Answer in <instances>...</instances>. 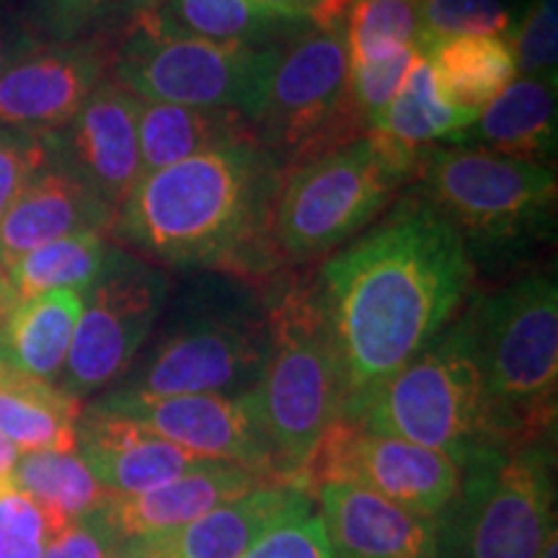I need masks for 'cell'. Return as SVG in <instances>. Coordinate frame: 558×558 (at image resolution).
Segmentation results:
<instances>
[{"label": "cell", "mask_w": 558, "mask_h": 558, "mask_svg": "<svg viewBox=\"0 0 558 558\" xmlns=\"http://www.w3.org/2000/svg\"><path fill=\"white\" fill-rule=\"evenodd\" d=\"M471 279L465 239L424 194L329 256L318 288L344 369V409L448 329Z\"/></svg>", "instance_id": "obj_1"}, {"label": "cell", "mask_w": 558, "mask_h": 558, "mask_svg": "<svg viewBox=\"0 0 558 558\" xmlns=\"http://www.w3.org/2000/svg\"><path fill=\"white\" fill-rule=\"evenodd\" d=\"M279 181L275 153L254 140L226 145L143 173L114 230L169 267L262 275L277 264L269 226Z\"/></svg>", "instance_id": "obj_2"}, {"label": "cell", "mask_w": 558, "mask_h": 558, "mask_svg": "<svg viewBox=\"0 0 558 558\" xmlns=\"http://www.w3.org/2000/svg\"><path fill=\"white\" fill-rule=\"evenodd\" d=\"M269 349L254 390L256 416L284 484L305 488L320 439L341 422L344 369L318 282L271 290L264 305ZM308 492V488H305Z\"/></svg>", "instance_id": "obj_3"}, {"label": "cell", "mask_w": 558, "mask_h": 558, "mask_svg": "<svg viewBox=\"0 0 558 558\" xmlns=\"http://www.w3.org/2000/svg\"><path fill=\"white\" fill-rule=\"evenodd\" d=\"M341 422L445 452L458 469L488 452L520 448L494 414L465 318L452 320L399 373L349 403Z\"/></svg>", "instance_id": "obj_4"}, {"label": "cell", "mask_w": 558, "mask_h": 558, "mask_svg": "<svg viewBox=\"0 0 558 558\" xmlns=\"http://www.w3.org/2000/svg\"><path fill=\"white\" fill-rule=\"evenodd\" d=\"M488 401L514 445L554 437L558 388V288L527 275L465 313Z\"/></svg>", "instance_id": "obj_5"}, {"label": "cell", "mask_w": 558, "mask_h": 558, "mask_svg": "<svg viewBox=\"0 0 558 558\" xmlns=\"http://www.w3.org/2000/svg\"><path fill=\"white\" fill-rule=\"evenodd\" d=\"M554 458V437H543L460 469L437 520V558H538L556 533Z\"/></svg>", "instance_id": "obj_6"}, {"label": "cell", "mask_w": 558, "mask_h": 558, "mask_svg": "<svg viewBox=\"0 0 558 558\" xmlns=\"http://www.w3.org/2000/svg\"><path fill=\"white\" fill-rule=\"evenodd\" d=\"M246 122L256 143L305 160L362 137L365 124L349 99L344 29H313L275 47Z\"/></svg>", "instance_id": "obj_7"}, {"label": "cell", "mask_w": 558, "mask_h": 558, "mask_svg": "<svg viewBox=\"0 0 558 558\" xmlns=\"http://www.w3.org/2000/svg\"><path fill=\"white\" fill-rule=\"evenodd\" d=\"M401 184L367 135L295 166L279 181L271 207L277 262H308L341 248L378 218Z\"/></svg>", "instance_id": "obj_8"}, {"label": "cell", "mask_w": 558, "mask_h": 558, "mask_svg": "<svg viewBox=\"0 0 558 558\" xmlns=\"http://www.w3.org/2000/svg\"><path fill=\"white\" fill-rule=\"evenodd\" d=\"M275 47L213 41L173 32L156 11L130 19L114 54V81L140 101L199 109H246L267 73Z\"/></svg>", "instance_id": "obj_9"}, {"label": "cell", "mask_w": 558, "mask_h": 558, "mask_svg": "<svg viewBox=\"0 0 558 558\" xmlns=\"http://www.w3.org/2000/svg\"><path fill=\"white\" fill-rule=\"evenodd\" d=\"M267 349V313L251 300L192 303L117 388L145 396H241L259 383Z\"/></svg>", "instance_id": "obj_10"}, {"label": "cell", "mask_w": 558, "mask_h": 558, "mask_svg": "<svg viewBox=\"0 0 558 558\" xmlns=\"http://www.w3.org/2000/svg\"><path fill=\"white\" fill-rule=\"evenodd\" d=\"M416 177L424 197L463 239H518L546 220L556 205L554 169L481 148L424 153Z\"/></svg>", "instance_id": "obj_11"}, {"label": "cell", "mask_w": 558, "mask_h": 558, "mask_svg": "<svg viewBox=\"0 0 558 558\" xmlns=\"http://www.w3.org/2000/svg\"><path fill=\"white\" fill-rule=\"evenodd\" d=\"M169 300V279L156 264L111 246L101 277L83 295V313L58 386L83 401L135 367L140 349Z\"/></svg>", "instance_id": "obj_12"}, {"label": "cell", "mask_w": 558, "mask_h": 558, "mask_svg": "<svg viewBox=\"0 0 558 558\" xmlns=\"http://www.w3.org/2000/svg\"><path fill=\"white\" fill-rule=\"evenodd\" d=\"M341 481L399 505L418 518L439 520L460 486V469L445 452L339 422L320 439L308 471V494Z\"/></svg>", "instance_id": "obj_13"}, {"label": "cell", "mask_w": 558, "mask_h": 558, "mask_svg": "<svg viewBox=\"0 0 558 558\" xmlns=\"http://www.w3.org/2000/svg\"><path fill=\"white\" fill-rule=\"evenodd\" d=\"M90 407L130 418L197 458L241 465L264 481H282L251 393L145 396L114 388Z\"/></svg>", "instance_id": "obj_14"}, {"label": "cell", "mask_w": 558, "mask_h": 558, "mask_svg": "<svg viewBox=\"0 0 558 558\" xmlns=\"http://www.w3.org/2000/svg\"><path fill=\"white\" fill-rule=\"evenodd\" d=\"M114 52L107 41L37 39L0 75V128L54 135L73 122L88 96L107 81Z\"/></svg>", "instance_id": "obj_15"}, {"label": "cell", "mask_w": 558, "mask_h": 558, "mask_svg": "<svg viewBox=\"0 0 558 558\" xmlns=\"http://www.w3.org/2000/svg\"><path fill=\"white\" fill-rule=\"evenodd\" d=\"M140 109L143 101L117 81L107 78L83 104L65 137L54 132L52 158L90 186L111 209H120L140 166Z\"/></svg>", "instance_id": "obj_16"}, {"label": "cell", "mask_w": 558, "mask_h": 558, "mask_svg": "<svg viewBox=\"0 0 558 558\" xmlns=\"http://www.w3.org/2000/svg\"><path fill=\"white\" fill-rule=\"evenodd\" d=\"M313 497L333 558H437V520L341 481L316 486Z\"/></svg>", "instance_id": "obj_17"}, {"label": "cell", "mask_w": 558, "mask_h": 558, "mask_svg": "<svg viewBox=\"0 0 558 558\" xmlns=\"http://www.w3.org/2000/svg\"><path fill=\"white\" fill-rule=\"evenodd\" d=\"M75 452L104 492L114 497L150 492L205 463V458L177 448L130 418L94 407L81 411Z\"/></svg>", "instance_id": "obj_18"}, {"label": "cell", "mask_w": 558, "mask_h": 558, "mask_svg": "<svg viewBox=\"0 0 558 558\" xmlns=\"http://www.w3.org/2000/svg\"><path fill=\"white\" fill-rule=\"evenodd\" d=\"M117 209L52 158L0 218V267L9 271L21 256L83 230H114Z\"/></svg>", "instance_id": "obj_19"}, {"label": "cell", "mask_w": 558, "mask_h": 558, "mask_svg": "<svg viewBox=\"0 0 558 558\" xmlns=\"http://www.w3.org/2000/svg\"><path fill=\"white\" fill-rule=\"evenodd\" d=\"M305 494L269 481L186 525L122 543V558H239Z\"/></svg>", "instance_id": "obj_20"}, {"label": "cell", "mask_w": 558, "mask_h": 558, "mask_svg": "<svg viewBox=\"0 0 558 558\" xmlns=\"http://www.w3.org/2000/svg\"><path fill=\"white\" fill-rule=\"evenodd\" d=\"M262 484H269V481L241 469V465L205 460L197 469L181 473L179 478L150 488V492L130 494V497L109 494L99 507V514L111 533L128 543L132 538H143V535L166 533V530L186 525V522L213 512L215 507L254 492Z\"/></svg>", "instance_id": "obj_21"}, {"label": "cell", "mask_w": 558, "mask_h": 558, "mask_svg": "<svg viewBox=\"0 0 558 558\" xmlns=\"http://www.w3.org/2000/svg\"><path fill=\"white\" fill-rule=\"evenodd\" d=\"M476 120L478 111L452 107L442 99L427 54H418L399 94L383 111L380 120L369 128L367 137L373 140L383 163L401 181H407L411 173H416L429 143L437 140L456 143Z\"/></svg>", "instance_id": "obj_22"}, {"label": "cell", "mask_w": 558, "mask_h": 558, "mask_svg": "<svg viewBox=\"0 0 558 558\" xmlns=\"http://www.w3.org/2000/svg\"><path fill=\"white\" fill-rule=\"evenodd\" d=\"M456 143L546 163L556 148V75H522L478 111Z\"/></svg>", "instance_id": "obj_23"}, {"label": "cell", "mask_w": 558, "mask_h": 558, "mask_svg": "<svg viewBox=\"0 0 558 558\" xmlns=\"http://www.w3.org/2000/svg\"><path fill=\"white\" fill-rule=\"evenodd\" d=\"M83 313L75 290H47L13 305L0 324V367L58 383Z\"/></svg>", "instance_id": "obj_24"}, {"label": "cell", "mask_w": 558, "mask_h": 558, "mask_svg": "<svg viewBox=\"0 0 558 558\" xmlns=\"http://www.w3.org/2000/svg\"><path fill=\"white\" fill-rule=\"evenodd\" d=\"M254 140L239 109H199L143 101L140 109V166L143 173L166 169L202 153ZM140 173V177H143Z\"/></svg>", "instance_id": "obj_25"}, {"label": "cell", "mask_w": 558, "mask_h": 558, "mask_svg": "<svg viewBox=\"0 0 558 558\" xmlns=\"http://www.w3.org/2000/svg\"><path fill=\"white\" fill-rule=\"evenodd\" d=\"M81 401L29 375L0 367V435L19 452L75 450Z\"/></svg>", "instance_id": "obj_26"}, {"label": "cell", "mask_w": 558, "mask_h": 558, "mask_svg": "<svg viewBox=\"0 0 558 558\" xmlns=\"http://www.w3.org/2000/svg\"><path fill=\"white\" fill-rule=\"evenodd\" d=\"M435 83L452 107L481 111L518 75L512 41L507 37L465 34L439 39L427 50Z\"/></svg>", "instance_id": "obj_27"}, {"label": "cell", "mask_w": 558, "mask_h": 558, "mask_svg": "<svg viewBox=\"0 0 558 558\" xmlns=\"http://www.w3.org/2000/svg\"><path fill=\"white\" fill-rule=\"evenodd\" d=\"M11 484L39 505L54 530L96 512L109 497L75 450L24 452L13 465Z\"/></svg>", "instance_id": "obj_28"}, {"label": "cell", "mask_w": 558, "mask_h": 558, "mask_svg": "<svg viewBox=\"0 0 558 558\" xmlns=\"http://www.w3.org/2000/svg\"><path fill=\"white\" fill-rule=\"evenodd\" d=\"M109 254L107 230H83L21 256L9 269V279L19 300L47 290H75L86 295L107 267Z\"/></svg>", "instance_id": "obj_29"}, {"label": "cell", "mask_w": 558, "mask_h": 558, "mask_svg": "<svg viewBox=\"0 0 558 558\" xmlns=\"http://www.w3.org/2000/svg\"><path fill=\"white\" fill-rule=\"evenodd\" d=\"M349 62H365L414 50L427 54L418 0H354L344 21Z\"/></svg>", "instance_id": "obj_30"}, {"label": "cell", "mask_w": 558, "mask_h": 558, "mask_svg": "<svg viewBox=\"0 0 558 558\" xmlns=\"http://www.w3.org/2000/svg\"><path fill=\"white\" fill-rule=\"evenodd\" d=\"M156 16L173 32L213 41H243V45H256L284 24L251 0H169L160 5Z\"/></svg>", "instance_id": "obj_31"}, {"label": "cell", "mask_w": 558, "mask_h": 558, "mask_svg": "<svg viewBox=\"0 0 558 558\" xmlns=\"http://www.w3.org/2000/svg\"><path fill=\"white\" fill-rule=\"evenodd\" d=\"M418 16L427 50L439 39L465 34L507 37L512 29L507 0H418Z\"/></svg>", "instance_id": "obj_32"}, {"label": "cell", "mask_w": 558, "mask_h": 558, "mask_svg": "<svg viewBox=\"0 0 558 558\" xmlns=\"http://www.w3.org/2000/svg\"><path fill=\"white\" fill-rule=\"evenodd\" d=\"M418 54L424 52L409 47V50L388 54V58L349 62V99H352V107L367 132L380 120L393 96L399 94L409 68L414 65Z\"/></svg>", "instance_id": "obj_33"}, {"label": "cell", "mask_w": 558, "mask_h": 558, "mask_svg": "<svg viewBox=\"0 0 558 558\" xmlns=\"http://www.w3.org/2000/svg\"><path fill=\"white\" fill-rule=\"evenodd\" d=\"M239 558H333L311 494L298 499Z\"/></svg>", "instance_id": "obj_34"}, {"label": "cell", "mask_w": 558, "mask_h": 558, "mask_svg": "<svg viewBox=\"0 0 558 558\" xmlns=\"http://www.w3.org/2000/svg\"><path fill=\"white\" fill-rule=\"evenodd\" d=\"M52 533L39 505L11 481L0 484V558H41Z\"/></svg>", "instance_id": "obj_35"}, {"label": "cell", "mask_w": 558, "mask_h": 558, "mask_svg": "<svg viewBox=\"0 0 558 558\" xmlns=\"http://www.w3.org/2000/svg\"><path fill=\"white\" fill-rule=\"evenodd\" d=\"M52 163V137L0 128V218L24 186Z\"/></svg>", "instance_id": "obj_36"}, {"label": "cell", "mask_w": 558, "mask_h": 558, "mask_svg": "<svg viewBox=\"0 0 558 558\" xmlns=\"http://www.w3.org/2000/svg\"><path fill=\"white\" fill-rule=\"evenodd\" d=\"M514 62L522 75H556L558 5L556 0H533L525 21L512 39Z\"/></svg>", "instance_id": "obj_37"}, {"label": "cell", "mask_w": 558, "mask_h": 558, "mask_svg": "<svg viewBox=\"0 0 558 558\" xmlns=\"http://www.w3.org/2000/svg\"><path fill=\"white\" fill-rule=\"evenodd\" d=\"M41 558H122V541L96 509L54 530Z\"/></svg>", "instance_id": "obj_38"}, {"label": "cell", "mask_w": 558, "mask_h": 558, "mask_svg": "<svg viewBox=\"0 0 558 558\" xmlns=\"http://www.w3.org/2000/svg\"><path fill=\"white\" fill-rule=\"evenodd\" d=\"M45 24L60 39H73L101 16L111 0H37Z\"/></svg>", "instance_id": "obj_39"}, {"label": "cell", "mask_w": 558, "mask_h": 558, "mask_svg": "<svg viewBox=\"0 0 558 558\" xmlns=\"http://www.w3.org/2000/svg\"><path fill=\"white\" fill-rule=\"evenodd\" d=\"M32 34L21 32L16 26V21L11 19V13L0 11V75L11 68V62L24 54L29 47L34 45Z\"/></svg>", "instance_id": "obj_40"}, {"label": "cell", "mask_w": 558, "mask_h": 558, "mask_svg": "<svg viewBox=\"0 0 558 558\" xmlns=\"http://www.w3.org/2000/svg\"><path fill=\"white\" fill-rule=\"evenodd\" d=\"M251 3L259 5L264 13H269L277 21L290 24V21H311L320 0H251Z\"/></svg>", "instance_id": "obj_41"}, {"label": "cell", "mask_w": 558, "mask_h": 558, "mask_svg": "<svg viewBox=\"0 0 558 558\" xmlns=\"http://www.w3.org/2000/svg\"><path fill=\"white\" fill-rule=\"evenodd\" d=\"M19 303L16 298V290H13L11 279H9V271L0 267V324H3L5 316H9L13 305Z\"/></svg>", "instance_id": "obj_42"}, {"label": "cell", "mask_w": 558, "mask_h": 558, "mask_svg": "<svg viewBox=\"0 0 558 558\" xmlns=\"http://www.w3.org/2000/svg\"><path fill=\"white\" fill-rule=\"evenodd\" d=\"M19 460V450L13 448V445L0 435V484H5V481H11V473H13V465H16Z\"/></svg>", "instance_id": "obj_43"}, {"label": "cell", "mask_w": 558, "mask_h": 558, "mask_svg": "<svg viewBox=\"0 0 558 558\" xmlns=\"http://www.w3.org/2000/svg\"><path fill=\"white\" fill-rule=\"evenodd\" d=\"M117 9L128 13L130 19L140 16V13H150V11H158L160 5H166L169 0H114Z\"/></svg>", "instance_id": "obj_44"}, {"label": "cell", "mask_w": 558, "mask_h": 558, "mask_svg": "<svg viewBox=\"0 0 558 558\" xmlns=\"http://www.w3.org/2000/svg\"><path fill=\"white\" fill-rule=\"evenodd\" d=\"M538 558H558V533H554V535H550V538L546 541V546H543Z\"/></svg>", "instance_id": "obj_45"}]
</instances>
